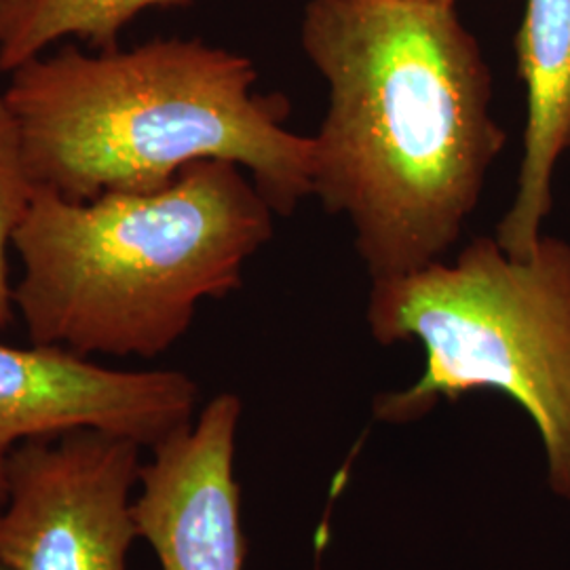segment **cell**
Here are the masks:
<instances>
[{
    "instance_id": "6da1fadb",
    "label": "cell",
    "mask_w": 570,
    "mask_h": 570,
    "mask_svg": "<svg viewBox=\"0 0 570 570\" xmlns=\"http://www.w3.org/2000/svg\"><path fill=\"white\" fill-rule=\"evenodd\" d=\"M301 41L327 82L313 197L348 220L372 284L444 261L505 146L480 42L414 0H311Z\"/></svg>"
},
{
    "instance_id": "7a4b0ae2",
    "label": "cell",
    "mask_w": 570,
    "mask_h": 570,
    "mask_svg": "<svg viewBox=\"0 0 570 570\" xmlns=\"http://www.w3.org/2000/svg\"><path fill=\"white\" fill-rule=\"evenodd\" d=\"M254 61L199 39L82 51L63 42L9 72L39 186L72 202L155 193L184 167H244L277 216L313 197V138L285 127L292 106L256 89Z\"/></svg>"
},
{
    "instance_id": "3957f363",
    "label": "cell",
    "mask_w": 570,
    "mask_h": 570,
    "mask_svg": "<svg viewBox=\"0 0 570 570\" xmlns=\"http://www.w3.org/2000/svg\"><path fill=\"white\" fill-rule=\"evenodd\" d=\"M275 212L244 167L207 159L155 193L72 202L39 186L13 247V306L35 345L153 360L199 305L239 289L275 233Z\"/></svg>"
},
{
    "instance_id": "277c9868",
    "label": "cell",
    "mask_w": 570,
    "mask_h": 570,
    "mask_svg": "<svg viewBox=\"0 0 570 570\" xmlns=\"http://www.w3.org/2000/svg\"><path fill=\"white\" fill-rule=\"evenodd\" d=\"M376 343L416 341L425 372L374 397L391 425L425 419L440 402L501 391L527 410L543 442L551 492L570 503V245L543 235L511 256L478 237L454 263L374 282L366 311Z\"/></svg>"
},
{
    "instance_id": "5b68a950",
    "label": "cell",
    "mask_w": 570,
    "mask_h": 570,
    "mask_svg": "<svg viewBox=\"0 0 570 570\" xmlns=\"http://www.w3.org/2000/svg\"><path fill=\"white\" fill-rule=\"evenodd\" d=\"M142 450L98 429L20 444L0 505V570H127Z\"/></svg>"
},
{
    "instance_id": "8992f818",
    "label": "cell",
    "mask_w": 570,
    "mask_h": 570,
    "mask_svg": "<svg viewBox=\"0 0 570 570\" xmlns=\"http://www.w3.org/2000/svg\"><path fill=\"white\" fill-rule=\"evenodd\" d=\"M197 404L199 385L180 370H115L61 346L0 343V505L23 442L98 429L150 450L190 428Z\"/></svg>"
},
{
    "instance_id": "52a82bcc",
    "label": "cell",
    "mask_w": 570,
    "mask_h": 570,
    "mask_svg": "<svg viewBox=\"0 0 570 570\" xmlns=\"http://www.w3.org/2000/svg\"><path fill=\"white\" fill-rule=\"evenodd\" d=\"M244 402L212 397L190 428L150 449L134 513L161 570H244L242 487L235 475Z\"/></svg>"
},
{
    "instance_id": "ba28073f",
    "label": "cell",
    "mask_w": 570,
    "mask_h": 570,
    "mask_svg": "<svg viewBox=\"0 0 570 570\" xmlns=\"http://www.w3.org/2000/svg\"><path fill=\"white\" fill-rule=\"evenodd\" d=\"M518 77L527 89V122L518 190L494 239L530 256L551 214L556 165L570 148V0H527L515 35Z\"/></svg>"
},
{
    "instance_id": "9c48e42d",
    "label": "cell",
    "mask_w": 570,
    "mask_h": 570,
    "mask_svg": "<svg viewBox=\"0 0 570 570\" xmlns=\"http://www.w3.org/2000/svg\"><path fill=\"white\" fill-rule=\"evenodd\" d=\"M193 0H0V72L35 60L56 42L96 51L119 47L121 32L148 9H186Z\"/></svg>"
},
{
    "instance_id": "30bf717a",
    "label": "cell",
    "mask_w": 570,
    "mask_h": 570,
    "mask_svg": "<svg viewBox=\"0 0 570 570\" xmlns=\"http://www.w3.org/2000/svg\"><path fill=\"white\" fill-rule=\"evenodd\" d=\"M37 188L39 184L35 183L28 165L20 122L0 94V330L9 326L16 315L7 252L13 245L16 230L26 218Z\"/></svg>"
},
{
    "instance_id": "8fae6325",
    "label": "cell",
    "mask_w": 570,
    "mask_h": 570,
    "mask_svg": "<svg viewBox=\"0 0 570 570\" xmlns=\"http://www.w3.org/2000/svg\"><path fill=\"white\" fill-rule=\"evenodd\" d=\"M414 2H429V4H444V7H454L456 0H414Z\"/></svg>"
}]
</instances>
